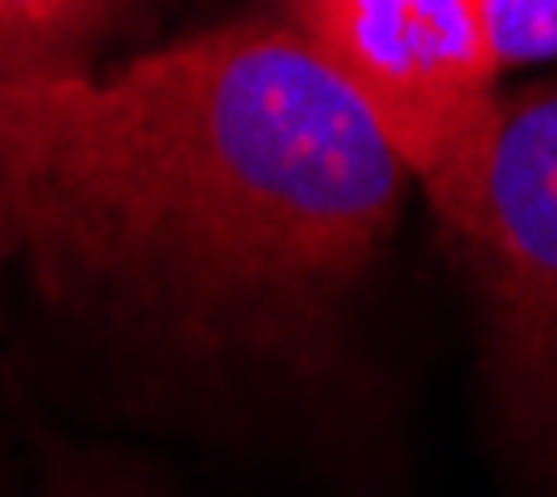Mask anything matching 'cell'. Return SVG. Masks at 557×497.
Masks as SVG:
<instances>
[{"instance_id":"1","label":"cell","mask_w":557,"mask_h":497,"mask_svg":"<svg viewBox=\"0 0 557 497\" xmlns=\"http://www.w3.org/2000/svg\"><path fill=\"white\" fill-rule=\"evenodd\" d=\"M408 174L294 25H224L115 75L0 80L15 249L195 334L284 338L369 269Z\"/></svg>"},{"instance_id":"2","label":"cell","mask_w":557,"mask_h":497,"mask_svg":"<svg viewBox=\"0 0 557 497\" xmlns=\"http://www.w3.org/2000/svg\"><path fill=\"white\" fill-rule=\"evenodd\" d=\"M289 11L458 239L498 135L487 0H289Z\"/></svg>"},{"instance_id":"3","label":"cell","mask_w":557,"mask_h":497,"mask_svg":"<svg viewBox=\"0 0 557 497\" xmlns=\"http://www.w3.org/2000/svg\"><path fill=\"white\" fill-rule=\"evenodd\" d=\"M453 244L483 299L493 403L528 448L557 458V80L498 95L473 220Z\"/></svg>"},{"instance_id":"4","label":"cell","mask_w":557,"mask_h":497,"mask_svg":"<svg viewBox=\"0 0 557 497\" xmlns=\"http://www.w3.org/2000/svg\"><path fill=\"white\" fill-rule=\"evenodd\" d=\"M115 0H0V80L81 75L75 60L104 30Z\"/></svg>"},{"instance_id":"5","label":"cell","mask_w":557,"mask_h":497,"mask_svg":"<svg viewBox=\"0 0 557 497\" xmlns=\"http://www.w3.org/2000/svg\"><path fill=\"white\" fill-rule=\"evenodd\" d=\"M498 70L557 60V0H487Z\"/></svg>"},{"instance_id":"6","label":"cell","mask_w":557,"mask_h":497,"mask_svg":"<svg viewBox=\"0 0 557 497\" xmlns=\"http://www.w3.org/2000/svg\"><path fill=\"white\" fill-rule=\"evenodd\" d=\"M5 254H15V234H11V220H5V204H0V264Z\"/></svg>"}]
</instances>
